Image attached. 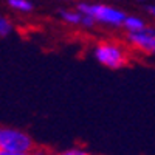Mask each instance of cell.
<instances>
[{"label":"cell","instance_id":"obj_8","mask_svg":"<svg viewBox=\"0 0 155 155\" xmlns=\"http://www.w3.org/2000/svg\"><path fill=\"white\" fill-rule=\"evenodd\" d=\"M50 155H92L88 149L82 147V146H73L68 149H64V150H56V152H51Z\"/></svg>","mask_w":155,"mask_h":155},{"label":"cell","instance_id":"obj_6","mask_svg":"<svg viewBox=\"0 0 155 155\" xmlns=\"http://www.w3.org/2000/svg\"><path fill=\"white\" fill-rule=\"evenodd\" d=\"M59 17L64 23L68 25H81L82 22V14L78 9H62L59 11Z\"/></svg>","mask_w":155,"mask_h":155},{"label":"cell","instance_id":"obj_9","mask_svg":"<svg viewBox=\"0 0 155 155\" xmlns=\"http://www.w3.org/2000/svg\"><path fill=\"white\" fill-rule=\"evenodd\" d=\"M14 25L6 16H0V37H6L12 33Z\"/></svg>","mask_w":155,"mask_h":155},{"label":"cell","instance_id":"obj_11","mask_svg":"<svg viewBox=\"0 0 155 155\" xmlns=\"http://www.w3.org/2000/svg\"><path fill=\"white\" fill-rule=\"evenodd\" d=\"M27 155H50V152L45 150V149H42V147H36L34 150H31V152L27 153Z\"/></svg>","mask_w":155,"mask_h":155},{"label":"cell","instance_id":"obj_4","mask_svg":"<svg viewBox=\"0 0 155 155\" xmlns=\"http://www.w3.org/2000/svg\"><path fill=\"white\" fill-rule=\"evenodd\" d=\"M126 41L127 45L137 53L155 58V28L146 27L138 33H127Z\"/></svg>","mask_w":155,"mask_h":155},{"label":"cell","instance_id":"obj_14","mask_svg":"<svg viewBox=\"0 0 155 155\" xmlns=\"http://www.w3.org/2000/svg\"><path fill=\"white\" fill-rule=\"evenodd\" d=\"M140 2H143V0H140Z\"/></svg>","mask_w":155,"mask_h":155},{"label":"cell","instance_id":"obj_13","mask_svg":"<svg viewBox=\"0 0 155 155\" xmlns=\"http://www.w3.org/2000/svg\"><path fill=\"white\" fill-rule=\"evenodd\" d=\"M0 155H27V153H14V152H6V150H0Z\"/></svg>","mask_w":155,"mask_h":155},{"label":"cell","instance_id":"obj_5","mask_svg":"<svg viewBox=\"0 0 155 155\" xmlns=\"http://www.w3.org/2000/svg\"><path fill=\"white\" fill-rule=\"evenodd\" d=\"M147 27L146 25V20L143 17H140V16H126L124 22H123V28L127 31V33H138L141 30H144Z\"/></svg>","mask_w":155,"mask_h":155},{"label":"cell","instance_id":"obj_12","mask_svg":"<svg viewBox=\"0 0 155 155\" xmlns=\"http://www.w3.org/2000/svg\"><path fill=\"white\" fill-rule=\"evenodd\" d=\"M146 11L149 12V14H150L152 17H155V5H149V6L146 8Z\"/></svg>","mask_w":155,"mask_h":155},{"label":"cell","instance_id":"obj_2","mask_svg":"<svg viewBox=\"0 0 155 155\" xmlns=\"http://www.w3.org/2000/svg\"><path fill=\"white\" fill-rule=\"evenodd\" d=\"M78 11L84 16H88L95 20V23L107 25V27L120 28L123 27V22L126 19V12L116 6L107 5V3H92V2H79L78 3Z\"/></svg>","mask_w":155,"mask_h":155},{"label":"cell","instance_id":"obj_7","mask_svg":"<svg viewBox=\"0 0 155 155\" xmlns=\"http://www.w3.org/2000/svg\"><path fill=\"white\" fill-rule=\"evenodd\" d=\"M8 6L17 12H31L34 9V3L31 0H6Z\"/></svg>","mask_w":155,"mask_h":155},{"label":"cell","instance_id":"obj_3","mask_svg":"<svg viewBox=\"0 0 155 155\" xmlns=\"http://www.w3.org/2000/svg\"><path fill=\"white\" fill-rule=\"evenodd\" d=\"M36 149L33 137L23 129L0 126V150L14 153H30Z\"/></svg>","mask_w":155,"mask_h":155},{"label":"cell","instance_id":"obj_1","mask_svg":"<svg viewBox=\"0 0 155 155\" xmlns=\"http://www.w3.org/2000/svg\"><path fill=\"white\" fill-rule=\"evenodd\" d=\"M93 58L109 70H121L129 64L127 48L115 41H101L93 47Z\"/></svg>","mask_w":155,"mask_h":155},{"label":"cell","instance_id":"obj_10","mask_svg":"<svg viewBox=\"0 0 155 155\" xmlns=\"http://www.w3.org/2000/svg\"><path fill=\"white\" fill-rule=\"evenodd\" d=\"M95 20L92 19V17H88V16H84L82 14V22H81V27H84V28H93L95 27Z\"/></svg>","mask_w":155,"mask_h":155}]
</instances>
